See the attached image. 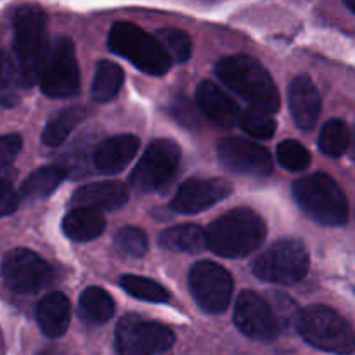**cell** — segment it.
Segmentation results:
<instances>
[{
	"mask_svg": "<svg viewBox=\"0 0 355 355\" xmlns=\"http://www.w3.org/2000/svg\"><path fill=\"white\" fill-rule=\"evenodd\" d=\"M350 144V130L349 125L340 118L326 121L319 134V149L326 156L331 158H340L347 151Z\"/></svg>",
	"mask_w": 355,
	"mask_h": 355,
	"instance_id": "cell-27",
	"label": "cell"
},
{
	"mask_svg": "<svg viewBox=\"0 0 355 355\" xmlns=\"http://www.w3.org/2000/svg\"><path fill=\"white\" fill-rule=\"evenodd\" d=\"M234 322L239 331L260 343H270L279 336L281 319L269 302L255 291H243L236 300Z\"/></svg>",
	"mask_w": 355,
	"mask_h": 355,
	"instance_id": "cell-13",
	"label": "cell"
},
{
	"mask_svg": "<svg viewBox=\"0 0 355 355\" xmlns=\"http://www.w3.org/2000/svg\"><path fill=\"white\" fill-rule=\"evenodd\" d=\"M159 245L170 252L200 253L207 248V239H205V231L200 225L184 224L162 232Z\"/></svg>",
	"mask_w": 355,
	"mask_h": 355,
	"instance_id": "cell-24",
	"label": "cell"
},
{
	"mask_svg": "<svg viewBox=\"0 0 355 355\" xmlns=\"http://www.w3.org/2000/svg\"><path fill=\"white\" fill-rule=\"evenodd\" d=\"M156 38L162 42L172 61L186 62L193 54V40L186 31L177 28H162L156 31Z\"/></svg>",
	"mask_w": 355,
	"mask_h": 355,
	"instance_id": "cell-31",
	"label": "cell"
},
{
	"mask_svg": "<svg viewBox=\"0 0 355 355\" xmlns=\"http://www.w3.org/2000/svg\"><path fill=\"white\" fill-rule=\"evenodd\" d=\"M87 110L82 106H71L66 110L58 111L54 116L49 118L44 132H42V142L49 148H58L73 130L87 118Z\"/></svg>",
	"mask_w": 355,
	"mask_h": 355,
	"instance_id": "cell-23",
	"label": "cell"
},
{
	"mask_svg": "<svg viewBox=\"0 0 355 355\" xmlns=\"http://www.w3.org/2000/svg\"><path fill=\"white\" fill-rule=\"evenodd\" d=\"M239 127L246 134L253 135L257 139H270L277 130V123L272 114L267 111L257 110V107H248L245 111H239Z\"/></svg>",
	"mask_w": 355,
	"mask_h": 355,
	"instance_id": "cell-30",
	"label": "cell"
},
{
	"mask_svg": "<svg viewBox=\"0 0 355 355\" xmlns=\"http://www.w3.org/2000/svg\"><path fill=\"white\" fill-rule=\"evenodd\" d=\"M38 355H64V354H62L59 349H45V350H42Z\"/></svg>",
	"mask_w": 355,
	"mask_h": 355,
	"instance_id": "cell-37",
	"label": "cell"
},
{
	"mask_svg": "<svg viewBox=\"0 0 355 355\" xmlns=\"http://www.w3.org/2000/svg\"><path fill=\"white\" fill-rule=\"evenodd\" d=\"M232 194V186L224 179H189L177 189L172 208L179 214L193 215L208 210Z\"/></svg>",
	"mask_w": 355,
	"mask_h": 355,
	"instance_id": "cell-15",
	"label": "cell"
},
{
	"mask_svg": "<svg viewBox=\"0 0 355 355\" xmlns=\"http://www.w3.org/2000/svg\"><path fill=\"white\" fill-rule=\"evenodd\" d=\"M170 113H172V116L175 118L179 123H182L184 127L194 128V125H196L193 104H191V101H187L186 97H177V99L173 101L172 106H170Z\"/></svg>",
	"mask_w": 355,
	"mask_h": 355,
	"instance_id": "cell-35",
	"label": "cell"
},
{
	"mask_svg": "<svg viewBox=\"0 0 355 355\" xmlns=\"http://www.w3.org/2000/svg\"><path fill=\"white\" fill-rule=\"evenodd\" d=\"M293 198L298 207L318 224L342 227L349 220L345 193L328 173L315 172L300 177L293 184Z\"/></svg>",
	"mask_w": 355,
	"mask_h": 355,
	"instance_id": "cell-4",
	"label": "cell"
},
{
	"mask_svg": "<svg viewBox=\"0 0 355 355\" xmlns=\"http://www.w3.org/2000/svg\"><path fill=\"white\" fill-rule=\"evenodd\" d=\"M42 92L52 99H64L80 90V68L71 38L59 37L49 47L38 69Z\"/></svg>",
	"mask_w": 355,
	"mask_h": 355,
	"instance_id": "cell-7",
	"label": "cell"
},
{
	"mask_svg": "<svg viewBox=\"0 0 355 355\" xmlns=\"http://www.w3.org/2000/svg\"><path fill=\"white\" fill-rule=\"evenodd\" d=\"M106 229V220L99 210L76 207L62 218V232L71 241L87 243L99 238Z\"/></svg>",
	"mask_w": 355,
	"mask_h": 355,
	"instance_id": "cell-21",
	"label": "cell"
},
{
	"mask_svg": "<svg viewBox=\"0 0 355 355\" xmlns=\"http://www.w3.org/2000/svg\"><path fill=\"white\" fill-rule=\"evenodd\" d=\"M123 78L125 73L121 66L113 61H99L90 87V96L96 103H107L114 99L123 85Z\"/></svg>",
	"mask_w": 355,
	"mask_h": 355,
	"instance_id": "cell-26",
	"label": "cell"
},
{
	"mask_svg": "<svg viewBox=\"0 0 355 355\" xmlns=\"http://www.w3.org/2000/svg\"><path fill=\"white\" fill-rule=\"evenodd\" d=\"M267 236L263 218L252 208L239 207L211 222L205 231L207 248L225 259H243L259 250Z\"/></svg>",
	"mask_w": 355,
	"mask_h": 355,
	"instance_id": "cell-2",
	"label": "cell"
},
{
	"mask_svg": "<svg viewBox=\"0 0 355 355\" xmlns=\"http://www.w3.org/2000/svg\"><path fill=\"white\" fill-rule=\"evenodd\" d=\"M277 159L290 172H302V170L309 168L312 156L304 144L288 139L277 146Z\"/></svg>",
	"mask_w": 355,
	"mask_h": 355,
	"instance_id": "cell-33",
	"label": "cell"
},
{
	"mask_svg": "<svg viewBox=\"0 0 355 355\" xmlns=\"http://www.w3.org/2000/svg\"><path fill=\"white\" fill-rule=\"evenodd\" d=\"M14 64L21 87H33L38 80L42 59L49 47L47 14L35 3L17 7L12 14Z\"/></svg>",
	"mask_w": 355,
	"mask_h": 355,
	"instance_id": "cell-3",
	"label": "cell"
},
{
	"mask_svg": "<svg viewBox=\"0 0 355 355\" xmlns=\"http://www.w3.org/2000/svg\"><path fill=\"white\" fill-rule=\"evenodd\" d=\"M66 179V172L61 166H42V168L35 170L28 175V179L24 180L23 186H21L19 194L24 200H44V198L51 196L55 189L59 187V184Z\"/></svg>",
	"mask_w": 355,
	"mask_h": 355,
	"instance_id": "cell-25",
	"label": "cell"
},
{
	"mask_svg": "<svg viewBox=\"0 0 355 355\" xmlns=\"http://www.w3.org/2000/svg\"><path fill=\"white\" fill-rule=\"evenodd\" d=\"M187 281L201 311L208 314H222L227 311L234 291V279L227 269L210 260H203L191 267Z\"/></svg>",
	"mask_w": 355,
	"mask_h": 355,
	"instance_id": "cell-12",
	"label": "cell"
},
{
	"mask_svg": "<svg viewBox=\"0 0 355 355\" xmlns=\"http://www.w3.org/2000/svg\"><path fill=\"white\" fill-rule=\"evenodd\" d=\"M78 315L89 326L106 324L114 315V300L103 288L89 286L80 295Z\"/></svg>",
	"mask_w": 355,
	"mask_h": 355,
	"instance_id": "cell-22",
	"label": "cell"
},
{
	"mask_svg": "<svg viewBox=\"0 0 355 355\" xmlns=\"http://www.w3.org/2000/svg\"><path fill=\"white\" fill-rule=\"evenodd\" d=\"M37 322L49 338H59L68 331L71 319V304L61 291H52L37 305Z\"/></svg>",
	"mask_w": 355,
	"mask_h": 355,
	"instance_id": "cell-20",
	"label": "cell"
},
{
	"mask_svg": "<svg viewBox=\"0 0 355 355\" xmlns=\"http://www.w3.org/2000/svg\"><path fill=\"white\" fill-rule=\"evenodd\" d=\"M288 101L297 127L302 130H312L321 114V97L311 76L300 75L290 83Z\"/></svg>",
	"mask_w": 355,
	"mask_h": 355,
	"instance_id": "cell-16",
	"label": "cell"
},
{
	"mask_svg": "<svg viewBox=\"0 0 355 355\" xmlns=\"http://www.w3.org/2000/svg\"><path fill=\"white\" fill-rule=\"evenodd\" d=\"M139 146H141V141H139L137 135H113L96 148L94 165L101 173H106V175L120 173L137 155Z\"/></svg>",
	"mask_w": 355,
	"mask_h": 355,
	"instance_id": "cell-18",
	"label": "cell"
},
{
	"mask_svg": "<svg viewBox=\"0 0 355 355\" xmlns=\"http://www.w3.org/2000/svg\"><path fill=\"white\" fill-rule=\"evenodd\" d=\"M215 75L227 89L243 97L250 107L270 114L279 111V90L269 71L257 59L245 54L229 55L215 64Z\"/></svg>",
	"mask_w": 355,
	"mask_h": 355,
	"instance_id": "cell-1",
	"label": "cell"
},
{
	"mask_svg": "<svg viewBox=\"0 0 355 355\" xmlns=\"http://www.w3.org/2000/svg\"><path fill=\"white\" fill-rule=\"evenodd\" d=\"M120 286L127 291L130 297L139 298V300L151 302V304H165L170 300V293L166 288L149 277L135 276V274H127L120 279Z\"/></svg>",
	"mask_w": 355,
	"mask_h": 355,
	"instance_id": "cell-28",
	"label": "cell"
},
{
	"mask_svg": "<svg viewBox=\"0 0 355 355\" xmlns=\"http://www.w3.org/2000/svg\"><path fill=\"white\" fill-rule=\"evenodd\" d=\"M311 257L297 239H283L260 253L253 262V274L259 279L272 284L300 283L309 272Z\"/></svg>",
	"mask_w": 355,
	"mask_h": 355,
	"instance_id": "cell-8",
	"label": "cell"
},
{
	"mask_svg": "<svg viewBox=\"0 0 355 355\" xmlns=\"http://www.w3.org/2000/svg\"><path fill=\"white\" fill-rule=\"evenodd\" d=\"M345 2V6L349 7L350 12H355V0H343Z\"/></svg>",
	"mask_w": 355,
	"mask_h": 355,
	"instance_id": "cell-38",
	"label": "cell"
},
{
	"mask_svg": "<svg viewBox=\"0 0 355 355\" xmlns=\"http://www.w3.org/2000/svg\"><path fill=\"white\" fill-rule=\"evenodd\" d=\"M114 246L123 255L132 257V259H141V257H144L148 253L149 241L148 236H146V232L142 229L134 227V225H127V227H121L116 232V236H114Z\"/></svg>",
	"mask_w": 355,
	"mask_h": 355,
	"instance_id": "cell-32",
	"label": "cell"
},
{
	"mask_svg": "<svg viewBox=\"0 0 355 355\" xmlns=\"http://www.w3.org/2000/svg\"><path fill=\"white\" fill-rule=\"evenodd\" d=\"M218 159L231 172L248 177H269L272 173V158L263 146L241 137L220 141L217 148Z\"/></svg>",
	"mask_w": 355,
	"mask_h": 355,
	"instance_id": "cell-14",
	"label": "cell"
},
{
	"mask_svg": "<svg viewBox=\"0 0 355 355\" xmlns=\"http://www.w3.org/2000/svg\"><path fill=\"white\" fill-rule=\"evenodd\" d=\"M21 148H23V139L17 134L0 135V165L9 163L14 156L19 155Z\"/></svg>",
	"mask_w": 355,
	"mask_h": 355,
	"instance_id": "cell-36",
	"label": "cell"
},
{
	"mask_svg": "<svg viewBox=\"0 0 355 355\" xmlns=\"http://www.w3.org/2000/svg\"><path fill=\"white\" fill-rule=\"evenodd\" d=\"M19 87L14 59L0 49V104L3 107H14L19 103Z\"/></svg>",
	"mask_w": 355,
	"mask_h": 355,
	"instance_id": "cell-29",
	"label": "cell"
},
{
	"mask_svg": "<svg viewBox=\"0 0 355 355\" xmlns=\"http://www.w3.org/2000/svg\"><path fill=\"white\" fill-rule=\"evenodd\" d=\"M114 338L118 355H156L166 352L175 343V335L168 326L137 314L120 319Z\"/></svg>",
	"mask_w": 355,
	"mask_h": 355,
	"instance_id": "cell-10",
	"label": "cell"
},
{
	"mask_svg": "<svg viewBox=\"0 0 355 355\" xmlns=\"http://www.w3.org/2000/svg\"><path fill=\"white\" fill-rule=\"evenodd\" d=\"M0 276L10 291L35 295L58 281V272L40 255L26 248H14L3 255Z\"/></svg>",
	"mask_w": 355,
	"mask_h": 355,
	"instance_id": "cell-9",
	"label": "cell"
},
{
	"mask_svg": "<svg viewBox=\"0 0 355 355\" xmlns=\"http://www.w3.org/2000/svg\"><path fill=\"white\" fill-rule=\"evenodd\" d=\"M297 329L309 345L324 352L352 355L354 329L345 318L326 305H311L297 318Z\"/></svg>",
	"mask_w": 355,
	"mask_h": 355,
	"instance_id": "cell-6",
	"label": "cell"
},
{
	"mask_svg": "<svg viewBox=\"0 0 355 355\" xmlns=\"http://www.w3.org/2000/svg\"><path fill=\"white\" fill-rule=\"evenodd\" d=\"M16 170L7 163L0 165V218L10 215L19 205V194L14 189Z\"/></svg>",
	"mask_w": 355,
	"mask_h": 355,
	"instance_id": "cell-34",
	"label": "cell"
},
{
	"mask_svg": "<svg viewBox=\"0 0 355 355\" xmlns=\"http://www.w3.org/2000/svg\"><path fill=\"white\" fill-rule=\"evenodd\" d=\"M107 47L146 75L162 76L173 64L168 52L155 35H149L141 26L128 21H118L111 26Z\"/></svg>",
	"mask_w": 355,
	"mask_h": 355,
	"instance_id": "cell-5",
	"label": "cell"
},
{
	"mask_svg": "<svg viewBox=\"0 0 355 355\" xmlns=\"http://www.w3.org/2000/svg\"><path fill=\"white\" fill-rule=\"evenodd\" d=\"M180 163V148L172 139H156L144 151L130 173V186L141 194L162 189Z\"/></svg>",
	"mask_w": 355,
	"mask_h": 355,
	"instance_id": "cell-11",
	"label": "cell"
},
{
	"mask_svg": "<svg viewBox=\"0 0 355 355\" xmlns=\"http://www.w3.org/2000/svg\"><path fill=\"white\" fill-rule=\"evenodd\" d=\"M196 103L201 113L220 128H232L238 123L239 106L217 83L201 82L196 89Z\"/></svg>",
	"mask_w": 355,
	"mask_h": 355,
	"instance_id": "cell-17",
	"label": "cell"
},
{
	"mask_svg": "<svg viewBox=\"0 0 355 355\" xmlns=\"http://www.w3.org/2000/svg\"><path fill=\"white\" fill-rule=\"evenodd\" d=\"M128 201V189L125 184L116 180H106V182H94L78 187L73 193L71 203L76 207L94 208L99 211L118 210Z\"/></svg>",
	"mask_w": 355,
	"mask_h": 355,
	"instance_id": "cell-19",
	"label": "cell"
}]
</instances>
